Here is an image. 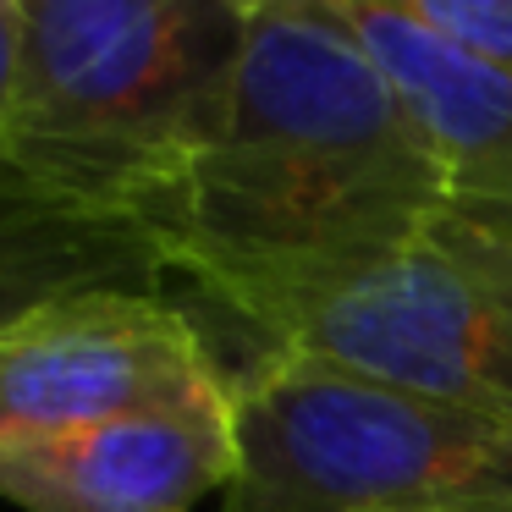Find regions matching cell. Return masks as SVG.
I'll use <instances>...</instances> for the list:
<instances>
[{"mask_svg":"<svg viewBox=\"0 0 512 512\" xmlns=\"http://www.w3.org/2000/svg\"><path fill=\"white\" fill-rule=\"evenodd\" d=\"M452 199L336 0H248L243 50L166 226L171 270L320 276L397 254Z\"/></svg>","mask_w":512,"mask_h":512,"instance_id":"obj_1","label":"cell"},{"mask_svg":"<svg viewBox=\"0 0 512 512\" xmlns=\"http://www.w3.org/2000/svg\"><path fill=\"white\" fill-rule=\"evenodd\" d=\"M243 28L248 0H17L0 160L166 237Z\"/></svg>","mask_w":512,"mask_h":512,"instance_id":"obj_2","label":"cell"},{"mask_svg":"<svg viewBox=\"0 0 512 512\" xmlns=\"http://www.w3.org/2000/svg\"><path fill=\"white\" fill-rule=\"evenodd\" d=\"M248 342L512 424V215L446 204L413 243L320 276L193 281Z\"/></svg>","mask_w":512,"mask_h":512,"instance_id":"obj_3","label":"cell"},{"mask_svg":"<svg viewBox=\"0 0 512 512\" xmlns=\"http://www.w3.org/2000/svg\"><path fill=\"white\" fill-rule=\"evenodd\" d=\"M221 512H512V424L259 347L226 375Z\"/></svg>","mask_w":512,"mask_h":512,"instance_id":"obj_4","label":"cell"},{"mask_svg":"<svg viewBox=\"0 0 512 512\" xmlns=\"http://www.w3.org/2000/svg\"><path fill=\"white\" fill-rule=\"evenodd\" d=\"M226 386L210 331L166 292H78L0 325V446Z\"/></svg>","mask_w":512,"mask_h":512,"instance_id":"obj_5","label":"cell"},{"mask_svg":"<svg viewBox=\"0 0 512 512\" xmlns=\"http://www.w3.org/2000/svg\"><path fill=\"white\" fill-rule=\"evenodd\" d=\"M237 474L232 386L0 446V496L23 512H193Z\"/></svg>","mask_w":512,"mask_h":512,"instance_id":"obj_6","label":"cell"},{"mask_svg":"<svg viewBox=\"0 0 512 512\" xmlns=\"http://www.w3.org/2000/svg\"><path fill=\"white\" fill-rule=\"evenodd\" d=\"M336 12L419 122L452 199L512 215V67L441 39L408 0H336Z\"/></svg>","mask_w":512,"mask_h":512,"instance_id":"obj_7","label":"cell"},{"mask_svg":"<svg viewBox=\"0 0 512 512\" xmlns=\"http://www.w3.org/2000/svg\"><path fill=\"white\" fill-rule=\"evenodd\" d=\"M171 248L133 215L94 210L0 160V325L78 292H160Z\"/></svg>","mask_w":512,"mask_h":512,"instance_id":"obj_8","label":"cell"},{"mask_svg":"<svg viewBox=\"0 0 512 512\" xmlns=\"http://www.w3.org/2000/svg\"><path fill=\"white\" fill-rule=\"evenodd\" d=\"M413 17L474 56L512 67V0H408Z\"/></svg>","mask_w":512,"mask_h":512,"instance_id":"obj_9","label":"cell"},{"mask_svg":"<svg viewBox=\"0 0 512 512\" xmlns=\"http://www.w3.org/2000/svg\"><path fill=\"white\" fill-rule=\"evenodd\" d=\"M12 83H17V0H0V122L12 105Z\"/></svg>","mask_w":512,"mask_h":512,"instance_id":"obj_10","label":"cell"}]
</instances>
